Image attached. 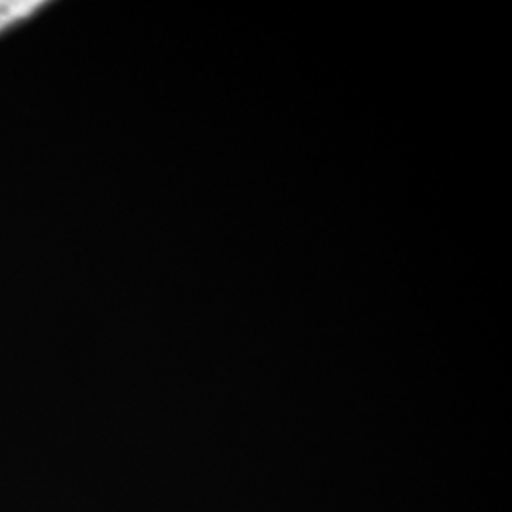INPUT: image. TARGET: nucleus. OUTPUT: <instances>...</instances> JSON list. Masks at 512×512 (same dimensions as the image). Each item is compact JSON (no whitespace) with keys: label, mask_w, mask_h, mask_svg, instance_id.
<instances>
[{"label":"nucleus","mask_w":512,"mask_h":512,"mask_svg":"<svg viewBox=\"0 0 512 512\" xmlns=\"http://www.w3.org/2000/svg\"><path fill=\"white\" fill-rule=\"evenodd\" d=\"M44 4V0H0V35L33 18Z\"/></svg>","instance_id":"1"}]
</instances>
